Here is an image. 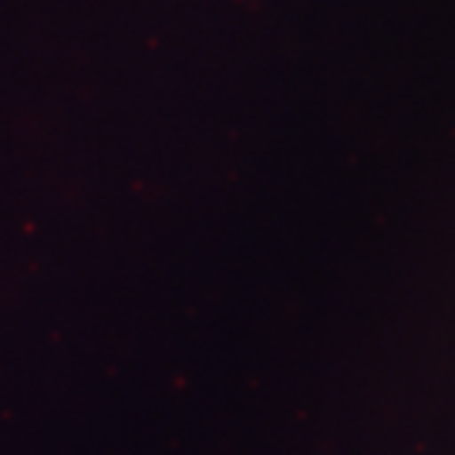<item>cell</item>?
<instances>
[]
</instances>
